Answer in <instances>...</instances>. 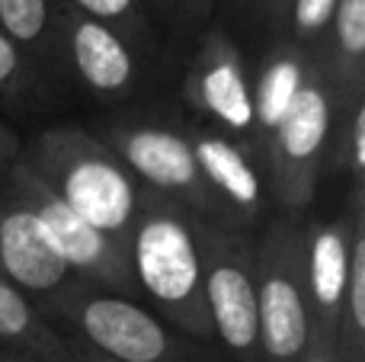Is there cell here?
I'll return each mask as SVG.
<instances>
[{"label":"cell","instance_id":"5b68a950","mask_svg":"<svg viewBox=\"0 0 365 362\" xmlns=\"http://www.w3.org/2000/svg\"><path fill=\"white\" fill-rule=\"evenodd\" d=\"M330 141V77L324 74V58L308 55L304 81L295 100L272 135L266 138L269 173L279 199L292 209H302L317 186V167Z\"/></svg>","mask_w":365,"mask_h":362},{"label":"cell","instance_id":"e0dca14e","mask_svg":"<svg viewBox=\"0 0 365 362\" xmlns=\"http://www.w3.org/2000/svg\"><path fill=\"white\" fill-rule=\"evenodd\" d=\"M0 32L16 45L19 51H29L45 58L55 38V6L51 0H0Z\"/></svg>","mask_w":365,"mask_h":362},{"label":"cell","instance_id":"cb8c5ba5","mask_svg":"<svg viewBox=\"0 0 365 362\" xmlns=\"http://www.w3.org/2000/svg\"><path fill=\"white\" fill-rule=\"evenodd\" d=\"M19 64H23V51L0 32V87H10L16 81Z\"/></svg>","mask_w":365,"mask_h":362},{"label":"cell","instance_id":"30bf717a","mask_svg":"<svg viewBox=\"0 0 365 362\" xmlns=\"http://www.w3.org/2000/svg\"><path fill=\"white\" fill-rule=\"evenodd\" d=\"M189 96L212 119H218L227 132L259 145L257 119H253V96H250V83H247V74H244V61H240V51L234 48V42L225 32H218V29L205 32L192 77H189Z\"/></svg>","mask_w":365,"mask_h":362},{"label":"cell","instance_id":"484cf974","mask_svg":"<svg viewBox=\"0 0 365 362\" xmlns=\"http://www.w3.org/2000/svg\"><path fill=\"white\" fill-rule=\"evenodd\" d=\"M13 151H16V138H13L10 128L0 122V164H4V160H13Z\"/></svg>","mask_w":365,"mask_h":362},{"label":"cell","instance_id":"4316f807","mask_svg":"<svg viewBox=\"0 0 365 362\" xmlns=\"http://www.w3.org/2000/svg\"><path fill=\"white\" fill-rule=\"evenodd\" d=\"M148 6H154V10H160L164 16L173 19V10H177V0H145Z\"/></svg>","mask_w":365,"mask_h":362},{"label":"cell","instance_id":"3957f363","mask_svg":"<svg viewBox=\"0 0 365 362\" xmlns=\"http://www.w3.org/2000/svg\"><path fill=\"white\" fill-rule=\"evenodd\" d=\"M202 254V295L215 340L237 362H259V311L253 254L221 222L195 218Z\"/></svg>","mask_w":365,"mask_h":362},{"label":"cell","instance_id":"5bb4252c","mask_svg":"<svg viewBox=\"0 0 365 362\" xmlns=\"http://www.w3.org/2000/svg\"><path fill=\"white\" fill-rule=\"evenodd\" d=\"M311 51L298 48H279L276 55H269L266 68L259 71L257 87H250L253 96V119H257V138L266 148V138L272 135V128L279 125V119L285 115L289 103L295 100L298 87L304 81V68H308Z\"/></svg>","mask_w":365,"mask_h":362},{"label":"cell","instance_id":"ffe728a7","mask_svg":"<svg viewBox=\"0 0 365 362\" xmlns=\"http://www.w3.org/2000/svg\"><path fill=\"white\" fill-rule=\"evenodd\" d=\"M334 10H336V0H292L285 26H292V36H295L298 48H311V45L324 42V36L330 29V19H334Z\"/></svg>","mask_w":365,"mask_h":362},{"label":"cell","instance_id":"6da1fadb","mask_svg":"<svg viewBox=\"0 0 365 362\" xmlns=\"http://www.w3.org/2000/svg\"><path fill=\"white\" fill-rule=\"evenodd\" d=\"M189 209L145 190L128 257L135 289L158 305V311L192 340H212L205 295H202V254Z\"/></svg>","mask_w":365,"mask_h":362},{"label":"cell","instance_id":"8992f818","mask_svg":"<svg viewBox=\"0 0 365 362\" xmlns=\"http://www.w3.org/2000/svg\"><path fill=\"white\" fill-rule=\"evenodd\" d=\"M58 308L74 321L93 353L113 362H208L205 353L189 350L186 340H177L151 311L125 295L71 292Z\"/></svg>","mask_w":365,"mask_h":362},{"label":"cell","instance_id":"52a82bcc","mask_svg":"<svg viewBox=\"0 0 365 362\" xmlns=\"http://www.w3.org/2000/svg\"><path fill=\"white\" fill-rule=\"evenodd\" d=\"M113 145L115 160L128 173L145 180L151 192L182 205L199 218L212 215V222H218L221 199L202 180L189 135L160 122H125L113 125Z\"/></svg>","mask_w":365,"mask_h":362},{"label":"cell","instance_id":"f1b7e54d","mask_svg":"<svg viewBox=\"0 0 365 362\" xmlns=\"http://www.w3.org/2000/svg\"><path fill=\"white\" fill-rule=\"evenodd\" d=\"M234 6H240V10H247V6H250V0H231Z\"/></svg>","mask_w":365,"mask_h":362},{"label":"cell","instance_id":"83f0119b","mask_svg":"<svg viewBox=\"0 0 365 362\" xmlns=\"http://www.w3.org/2000/svg\"><path fill=\"white\" fill-rule=\"evenodd\" d=\"M74 362H113V359H106V356H100V353H93V350H74Z\"/></svg>","mask_w":365,"mask_h":362},{"label":"cell","instance_id":"ba28073f","mask_svg":"<svg viewBox=\"0 0 365 362\" xmlns=\"http://www.w3.org/2000/svg\"><path fill=\"white\" fill-rule=\"evenodd\" d=\"M13 180H16V192L29 202V209L36 212L38 222L45 224L58 257L64 260V267H68L71 273L83 276L90 286L113 289V295L135 292L132 257H128L125 244L106 237L103 231H96L93 224L83 222L74 209H68V205L36 177L32 167H16Z\"/></svg>","mask_w":365,"mask_h":362},{"label":"cell","instance_id":"9a60e30c","mask_svg":"<svg viewBox=\"0 0 365 362\" xmlns=\"http://www.w3.org/2000/svg\"><path fill=\"white\" fill-rule=\"evenodd\" d=\"M0 340L51 362H74V350L38 318L32 301L0 276Z\"/></svg>","mask_w":365,"mask_h":362},{"label":"cell","instance_id":"603a6c76","mask_svg":"<svg viewBox=\"0 0 365 362\" xmlns=\"http://www.w3.org/2000/svg\"><path fill=\"white\" fill-rule=\"evenodd\" d=\"M218 0H177L173 10V23L180 26H205L212 19V10Z\"/></svg>","mask_w":365,"mask_h":362},{"label":"cell","instance_id":"7402d4cb","mask_svg":"<svg viewBox=\"0 0 365 362\" xmlns=\"http://www.w3.org/2000/svg\"><path fill=\"white\" fill-rule=\"evenodd\" d=\"M302 362H343L340 356V337L327 331H317L311 327V340H308V350H304Z\"/></svg>","mask_w":365,"mask_h":362},{"label":"cell","instance_id":"4fadbf2b","mask_svg":"<svg viewBox=\"0 0 365 362\" xmlns=\"http://www.w3.org/2000/svg\"><path fill=\"white\" fill-rule=\"evenodd\" d=\"M189 145H192L195 164H199V173L208 183V190L231 205L234 218L250 222L263 209L259 205L263 202V183H259L253 164L244 157V151L218 135H192Z\"/></svg>","mask_w":365,"mask_h":362},{"label":"cell","instance_id":"ac0fdd59","mask_svg":"<svg viewBox=\"0 0 365 362\" xmlns=\"http://www.w3.org/2000/svg\"><path fill=\"white\" fill-rule=\"evenodd\" d=\"M330 38H334V55L340 64L336 87H346V93L359 96L362 81V58H365V0H336L334 19H330Z\"/></svg>","mask_w":365,"mask_h":362},{"label":"cell","instance_id":"277c9868","mask_svg":"<svg viewBox=\"0 0 365 362\" xmlns=\"http://www.w3.org/2000/svg\"><path fill=\"white\" fill-rule=\"evenodd\" d=\"M259 311V356L302 362L311 340V308L304 286V241L292 224H276L253 257Z\"/></svg>","mask_w":365,"mask_h":362},{"label":"cell","instance_id":"7c38bea8","mask_svg":"<svg viewBox=\"0 0 365 362\" xmlns=\"http://www.w3.org/2000/svg\"><path fill=\"white\" fill-rule=\"evenodd\" d=\"M349 276V222H330L311 228L304 241V286L314 308L311 327L340 337L343 327V299H346Z\"/></svg>","mask_w":365,"mask_h":362},{"label":"cell","instance_id":"d4e9b609","mask_svg":"<svg viewBox=\"0 0 365 362\" xmlns=\"http://www.w3.org/2000/svg\"><path fill=\"white\" fill-rule=\"evenodd\" d=\"M289 4L292 0H250L247 13H253V16L266 19V23H272V26H285V19H289Z\"/></svg>","mask_w":365,"mask_h":362},{"label":"cell","instance_id":"9c48e42d","mask_svg":"<svg viewBox=\"0 0 365 362\" xmlns=\"http://www.w3.org/2000/svg\"><path fill=\"white\" fill-rule=\"evenodd\" d=\"M0 273L23 295H58L74 279L23 196L0 205Z\"/></svg>","mask_w":365,"mask_h":362},{"label":"cell","instance_id":"8fae6325","mask_svg":"<svg viewBox=\"0 0 365 362\" xmlns=\"http://www.w3.org/2000/svg\"><path fill=\"white\" fill-rule=\"evenodd\" d=\"M55 26H61V36L68 42V55L77 68V77L93 93L115 96L132 87L135 58L119 32H113L103 23H93V19L68 10V6L55 10Z\"/></svg>","mask_w":365,"mask_h":362},{"label":"cell","instance_id":"44dd1931","mask_svg":"<svg viewBox=\"0 0 365 362\" xmlns=\"http://www.w3.org/2000/svg\"><path fill=\"white\" fill-rule=\"evenodd\" d=\"M349 164H353L356 183H362L365 170V100H353V119H349Z\"/></svg>","mask_w":365,"mask_h":362},{"label":"cell","instance_id":"f546056e","mask_svg":"<svg viewBox=\"0 0 365 362\" xmlns=\"http://www.w3.org/2000/svg\"><path fill=\"white\" fill-rule=\"evenodd\" d=\"M4 362H38V359H4Z\"/></svg>","mask_w":365,"mask_h":362},{"label":"cell","instance_id":"2e32d148","mask_svg":"<svg viewBox=\"0 0 365 362\" xmlns=\"http://www.w3.org/2000/svg\"><path fill=\"white\" fill-rule=\"evenodd\" d=\"M340 356H343V362H362V356H365V222H362V190H356L353 218H349V276H346V299H343Z\"/></svg>","mask_w":365,"mask_h":362},{"label":"cell","instance_id":"7a4b0ae2","mask_svg":"<svg viewBox=\"0 0 365 362\" xmlns=\"http://www.w3.org/2000/svg\"><path fill=\"white\" fill-rule=\"evenodd\" d=\"M32 170L87 224L128 247L145 192L100 138L77 128L45 132Z\"/></svg>","mask_w":365,"mask_h":362},{"label":"cell","instance_id":"d6986e66","mask_svg":"<svg viewBox=\"0 0 365 362\" xmlns=\"http://www.w3.org/2000/svg\"><path fill=\"white\" fill-rule=\"evenodd\" d=\"M61 6L109 26L122 38H145L148 36V4L145 0H61Z\"/></svg>","mask_w":365,"mask_h":362}]
</instances>
